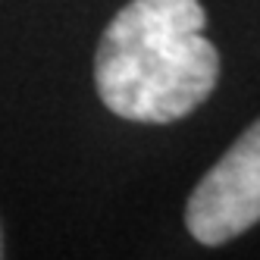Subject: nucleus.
I'll use <instances>...</instances> for the list:
<instances>
[{
	"label": "nucleus",
	"instance_id": "1",
	"mask_svg": "<svg viewBox=\"0 0 260 260\" xmlns=\"http://www.w3.org/2000/svg\"><path fill=\"white\" fill-rule=\"evenodd\" d=\"M198 0H132L107 25L94 82L107 110L132 122H176L210 98L216 47Z\"/></svg>",
	"mask_w": 260,
	"mask_h": 260
},
{
	"label": "nucleus",
	"instance_id": "2",
	"mask_svg": "<svg viewBox=\"0 0 260 260\" xmlns=\"http://www.w3.org/2000/svg\"><path fill=\"white\" fill-rule=\"evenodd\" d=\"M185 222L201 245H222L260 222V119L198 182Z\"/></svg>",
	"mask_w": 260,
	"mask_h": 260
}]
</instances>
